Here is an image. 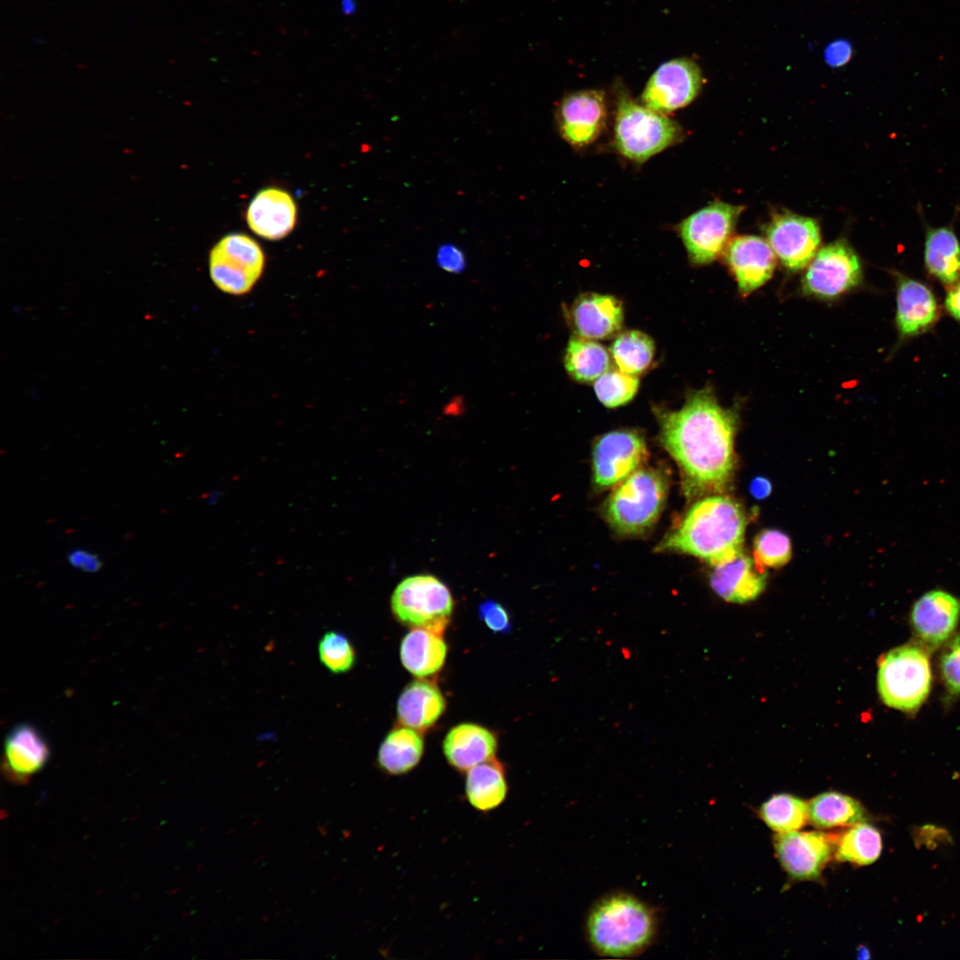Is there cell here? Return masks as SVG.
I'll use <instances>...</instances> for the list:
<instances>
[{"label":"cell","mask_w":960,"mask_h":960,"mask_svg":"<svg viewBox=\"0 0 960 960\" xmlns=\"http://www.w3.org/2000/svg\"><path fill=\"white\" fill-rule=\"evenodd\" d=\"M660 441L678 466L686 497L723 493L735 470L736 414L702 389L681 409L660 413Z\"/></svg>","instance_id":"obj_1"},{"label":"cell","mask_w":960,"mask_h":960,"mask_svg":"<svg viewBox=\"0 0 960 960\" xmlns=\"http://www.w3.org/2000/svg\"><path fill=\"white\" fill-rule=\"evenodd\" d=\"M747 522L743 507L735 500L708 495L688 509L657 549L691 555L716 566L743 551Z\"/></svg>","instance_id":"obj_2"},{"label":"cell","mask_w":960,"mask_h":960,"mask_svg":"<svg viewBox=\"0 0 960 960\" xmlns=\"http://www.w3.org/2000/svg\"><path fill=\"white\" fill-rule=\"evenodd\" d=\"M655 928L652 911L627 894L601 900L592 908L587 923L592 947L597 953L612 957L629 956L644 950L652 940Z\"/></svg>","instance_id":"obj_3"},{"label":"cell","mask_w":960,"mask_h":960,"mask_svg":"<svg viewBox=\"0 0 960 960\" xmlns=\"http://www.w3.org/2000/svg\"><path fill=\"white\" fill-rule=\"evenodd\" d=\"M677 122L635 101L623 88L617 92L614 145L624 157L643 164L682 140Z\"/></svg>","instance_id":"obj_4"},{"label":"cell","mask_w":960,"mask_h":960,"mask_svg":"<svg viewBox=\"0 0 960 960\" xmlns=\"http://www.w3.org/2000/svg\"><path fill=\"white\" fill-rule=\"evenodd\" d=\"M668 490V478L660 469L638 468L608 497L604 506V517L620 534L642 533L658 520Z\"/></svg>","instance_id":"obj_5"},{"label":"cell","mask_w":960,"mask_h":960,"mask_svg":"<svg viewBox=\"0 0 960 960\" xmlns=\"http://www.w3.org/2000/svg\"><path fill=\"white\" fill-rule=\"evenodd\" d=\"M876 680L886 706L908 713L917 711L931 691L929 651L919 643L892 649L878 661Z\"/></svg>","instance_id":"obj_6"},{"label":"cell","mask_w":960,"mask_h":960,"mask_svg":"<svg viewBox=\"0 0 960 960\" xmlns=\"http://www.w3.org/2000/svg\"><path fill=\"white\" fill-rule=\"evenodd\" d=\"M453 607L449 588L430 574L404 579L391 596V610L400 623L441 635L451 621Z\"/></svg>","instance_id":"obj_7"},{"label":"cell","mask_w":960,"mask_h":960,"mask_svg":"<svg viewBox=\"0 0 960 960\" xmlns=\"http://www.w3.org/2000/svg\"><path fill=\"white\" fill-rule=\"evenodd\" d=\"M265 266L261 247L244 234H229L211 250L209 272L213 284L228 294L249 292L260 278Z\"/></svg>","instance_id":"obj_8"},{"label":"cell","mask_w":960,"mask_h":960,"mask_svg":"<svg viewBox=\"0 0 960 960\" xmlns=\"http://www.w3.org/2000/svg\"><path fill=\"white\" fill-rule=\"evenodd\" d=\"M744 210L743 205L715 201L684 219L677 229L690 260L703 265L722 254Z\"/></svg>","instance_id":"obj_9"},{"label":"cell","mask_w":960,"mask_h":960,"mask_svg":"<svg viewBox=\"0 0 960 960\" xmlns=\"http://www.w3.org/2000/svg\"><path fill=\"white\" fill-rule=\"evenodd\" d=\"M648 456L642 434L634 429H617L597 438L592 451L595 485L599 489L614 486L640 468Z\"/></svg>","instance_id":"obj_10"},{"label":"cell","mask_w":960,"mask_h":960,"mask_svg":"<svg viewBox=\"0 0 960 960\" xmlns=\"http://www.w3.org/2000/svg\"><path fill=\"white\" fill-rule=\"evenodd\" d=\"M703 84L699 65L689 58H676L660 65L641 94L645 107L667 115L690 104Z\"/></svg>","instance_id":"obj_11"},{"label":"cell","mask_w":960,"mask_h":960,"mask_svg":"<svg viewBox=\"0 0 960 960\" xmlns=\"http://www.w3.org/2000/svg\"><path fill=\"white\" fill-rule=\"evenodd\" d=\"M861 277L858 255L846 242L839 240L817 252L809 263L803 287L808 294L832 299L858 285Z\"/></svg>","instance_id":"obj_12"},{"label":"cell","mask_w":960,"mask_h":960,"mask_svg":"<svg viewBox=\"0 0 960 960\" xmlns=\"http://www.w3.org/2000/svg\"><path fill=\"white\" fill-rule=\"evenodd\" d=\"M837 836L820 831H791L773 837L776 857L798 881L817 879L835 853Z\"/></svg>","instance_id":"obj_13"},{"label":"cell","mask_w":960,"mask_h":960,"mask_svg":"<svg viewBox=\"0 0 960 960\" xmlns=\"http://www.w3.org/2000/svg\"><path fill=\"white\" fill-rule=\"evenodd\" d=\"M765 234L775 255L790 270L808 266L820 244L817 221L789 212L773 214Z\"/></svg>","instance_id":"obj_14"},{"label":"cell","mask_w":960,"mask_h":960,"mask_svg":"<svg viewBox=\"0 0 960 960\" xmlns=\"http://www.w3.org/2000/svg\"><path fill=\"white\" fill-rule=\"evenodd\" d=\"M556 124L562 138L576 148L594 142L605 128V94L599 90H581L567 94L556 109Z\"/></svg>","instance_id":"obj_15"},{"label":"cell","mask_w":960,"mask_h":960,"mask_svg":"<svg viewBox=\"0 0 960 960\" xmlns=\"http://www.w3.org/2000/svg\"><path fill=\"white\" fill-rule=\"evenodd\" d=\"M896 282L895 324L900 341L931 330L940 316L934 292L924 283L902 273H893Z\"/></svg>","instance_id":"obj_16"},{"label":"cell","mask_w":960,"mask_h":960,"mask_svg":"<svg viewBox=\"0 0 960 960\" xmlns=\"http://www.w3.org/2000/svg\"><path fill=\"white\" fill-rule=\"evenodd\" d=\"M960 620V600L949 592L934 589L913 604L910 620L918 643L928 651L948 641Z\"/></svg>","instance_id":"obj_17"},{"label":"cell","mask_w":960,"mask_h":960,"mask_svg":"<svg viewBox=\"0 0 960 960\" xmlns=\"http://www.w3.org/2000/svg\"><path fill=\"white\" fill-rule=\"evenodd\" d=\"M50 747L42 732L34 725H15L4 740L2 772L14 785L28 784L46 764Z\"/></svg>","instance_id":"obj_18"},{"label":"cell","mask_w":960,"mask_h":960,"mask_svg":"<svg viewBox=\"0 0 960 960\" xmlns=\"http://www.w3.org/2000/svg\"><path fill=\"white\" fill-rule=\"evenodd\" d=\"M723 253L744 295L758 289L772 276L776 264L774 252L762 237L748 235L733 237Z\"/></svg>","instance_id":"obj_19"},{"label":"cell","mask_w":960,"mask_h":960,"mask_svg":"<svg viewBox=\"0 0 960 960\" xmlns=\"http://www.w3.org/2000/svg\"><path fill=\"white\" fill-rule=\"evenodd\" d=\"M570 319L577 336L589 340L608 339L623 323L621 302L612 295L587 292L572 303Z\"/></svg>","instance_id":"obj_20"},{"label":"cell","mask_w":960,"mask_h":960,"mask_svg":"<svg viewBox=\"0 0 960 960\" xmlns=\"http://www.w3.org/2000/svg\"><path fill=\"white\" fill-rule=\"evenodd\" d=\"M297 208L286 191L268 188L260 191L251 201L246 220L258 236L278 240L286 236L296 223Z\"/></svg>","instance_id":"obj_21"},{"label":"cell","mask_w":960,"mask_h":960,"mask_svg":"<svg viewBox=\"0 0 960 960\" xmlns=\"http://www.w3.org/2000/svg\"><path fill=\"white\" fill-rule=\"evenodd\" d=\"M496 735L479 724L464 723L452 728L443 741L448 764L460 772L495 757Z\"/></svg>","instance_id":"obj_22"},{"label":"cell","mask_w":960,"mask_h":960,"mask_svg":"<svg viewBox=\"0 0 960 960\" xmlns=\"http://www.w3.org/2000/svg\"><path fill=\"white\" fill-rule=\"evenodd\" d=\"M713 591L724 600L744 604L756 599L766 585V574L760 572L743 551L734 559L714 566L710 575Z\"/></svg>","instance_id":"obj_23"},{"label":"cell","mask_w":960,"mask_h":960,"mask_svg":"<svg viewBox=\"0 0 960 960\" xmlns=\"http://www.w3.org/2000/svg\"><path fill=\"white\" fill-rule=\"evenodd\" d=\"M445 709V700L434 683L415 680L405 686L396 706L400 724L416 731L433 726Z\"/></svg>","instance_id":"obj_24"},{"label":"cell","mask_w":960,"mask_h":960,"mask_svg":"<svg viewBox=\"0 0 960 960\" xmlns=\"http://www.w3.org/2000/svg\"><path fill=\"white\" fill-rule=\"evenodd\" d=\"M446 654L447 645L442 635L425 628L412 629L400 645L404 667L418 677L438 672L444 664Z\"/></svg>","instance_id":"obj_25"},{"label":"cell","mask_w":960,"mask_h":960,"mask_svg":"<svg viewBox=\"0 0 960 960\" xmlns=\"http://www.w3.org/2000/svg\"><path fill=\"white\" fill-rule=\"evenodd\" d=\"M924 260L928 274L947 288L960 280V242L951 228L926 230Z\"/></svg>","instance_id":"obj_26"},{"label":"cell","mask_w":960,"mask_h":960,"mask_svg":"<svg viewBox=\"0 0 960 960\" xmlns=\"http://www.w3.org/2000/svg\"><path fill=\"white\" fill-rule=\"evenodd\" d=\"M467 772L466 797L476 811L491 812L505 801L508 789L505 769L495 757L475 765Z\"/></svg>","instance_id":"obj_27"},{"label":"cell","mask_w":960,"mask_h":960,"mask_svg":"<svg viewBox=\"0 0 960 960\" xmlns=\"http://www.w3.org/2000/svg\"><path fill=\"white\" fill-rule=\"evenodd\" d=\"M424 752V741L418 731L396 727L389 732L378 750L379 767L387 774L402 775L420 763Z\"/></svg>","instance_id":"obj_28"},{"label":"cell","mask_w":960,"mask_h":960,"mask_svg":"<svg viewBox=\"0 0 960 960\" xmlns=\"http://www.w3.org/2000/svg\"><path fill=\"white\" fill-rule=\"evenodd\" d=\"M807 815L808 821L820 829L852 827L867 820L866 810L859 801L835 791L811 799Z\"/></svg>","instance_id":"obj_29"},{"label":"cell","mask_w":960,"mask_h":960,"mask_svg":"<svg viewBox=\"0 0 960 960\" xmlns=\"http://www.w3.org/2000/svg\"><path fill=\"white\" fill-rule=\"evenodd\" d=\"M564 362L569 375L583 383L596 380L609 370L611 363L602 344L577 335L570 339Z\"/></svg>","instance_id":"obj_30"},{"label":"cell","mask_w":960,"mask_h":960,"mask_svg":"<svg viewBox=\"0 0 960 960\" xmlns=\"http://www.w3.org/2000/svg\"><path fill=\"white\" fill-rule=\"evenodd\" d=\"M882 848L879 830L864 821L850 827L837 837L835 857L839 861L865 866L880 857Z\"/></svg>","instance_id":"obj_31"},{"label":"cell","mask_w":960,"mask_h":960,"mask_svg":"<svg viewBox=\"0 0 960 960\" xmlns=\"http://www.w3.org/2000/svg\"><path fill=\"white\" fill-rule=\"evenodd\" d=\"M611 353L619 370L637 375L651 364L654 344L650 336L640 331H627L616 337Z\"/></svg>","instance_id":"obj_32"},{"label":"cell","mask_w":960,"mask_h":960,"mask_svg":"<svg viewBox=\"0 0 960 960\" xmlns=\"http://www.w3.org/2000/svg\"><path fill=\"white\" fill-rule=\"evenodd\" d=\"M760 817L778 833L796 831L808 821L807 803L789 794L770 797L760 807Z\"/></svg>","instance_id":"obj_33"},{"label":"cell","mask_w":960,"mask_h":960,"mask_svg":"<svg viewBox=\"0 0 960 960\" xmlns=\"http://www.w3.org/2000/svg\"><path fill=\"white\" fill-rule=\"evenodd\" d=\"M791 555L790 539L779 530H764L754 540V563L760 572L765 573L767 568L785 565L790 560Z\"/></svg>","instance_id":"obj_34"},{"label":"cell","mask_w":960,"mask_h":960,"mask_svg":"<svg viewBox=\"0 0 960 960\" xmlns=\"http://www.w3.org/2000/svg\"><path fill=\"white\" fill-rule=\"evenodd\" d=\"M317 650L320 662L332 674L347 673L356 664L355 647L342 632L326 631L318 642Z\"/></svg>","instance_id":"obj_35"},{"label":"cell","mask_w":960,"mask_h":960,"mask_svg":"<svg viewBox=\"0 0 960 960\" xmlns=\"http://www.w3.org/2000/svg\"><path fill=\"white\" fill-rule=\"evenodd\" d=\"M638 386L639 380L635 375L620 370H608L595 380L594 389L604 405L614 408L628 403Z\"/></svg>","instance_id":"obj_36"},{"label":"cell","mask_w":960,"mask_h":960,"mask_svg":"<svg viewBox=\"0 0 960 960\" xmlns=\"http://www.w3.org/2000/svg\"><path fill=\"white\" fill-rule=\"evenodd\" d=\"M940 668L948 691L960 695V634L945 647L940 656Z\"/></svg>","instance_id":"obj_37"},{"label":"cell","mask_w":960,"mask_h":960,"mask_svg":"<svg viewBox=\"0 0 960 960\" xmlns=\"http://www.w3.org/2000/svg\"><path fill=\"white\" fill-rule=\"evenodd\" d=\"M435 262L440 269L452 275L462 274L468 268L465 252L452 242L443 243L437 247Z\"/></svg>","instance_id":"obj_38"},{"label":"cell","mask_w":960,"mask_h":960,"mask_svg":"<svg viewBox=\"0 0 960 960\" xmlns=\"http://www.w3.org/2000/svg\"><path fill=\"white\" fill-rule=\"evenodd\" d=\"M480 619L494 633L511 630L510 616L505 607L494 600H486L478 607Z\"/></svg>","instance_id":"obj_39"},{"label":"cell","mask_w":960,"mask_h":960,"mask_svg":"<svg viewBox=\"0 0 960 960\" xmlns=\"http://www.w3.org/2000/svg\"><path fill=\"white\" fill-rule=\"evenodd\" d=\"M68 561L74 568L85 572H95L102 567L100 556L88 550L75 548L68 555Z\"/></svg>","instance_id":"obj_40"},{"label":"cell","mask_w":960,"mask_h":960,"mask_svg":"<svg viewBox=\"0 0 960 960\" xmlns=\"http://www.w3.org/2000/svg\"><path fill=\"white\" fill-rule=\"evenodd\" d=\"M852 55V45L845 40L835 41L825 50L826 62L832 67H841L846 64Z\"/></svg>","instance_id":"obj_41"},{"label":"cell","mask_w":960,"mask_h":960,"mask_svg":"<svg viewBox=\"0 0 960 960\" xmlns=\"http://www.w3.org/2000/svg\"><path fill=\"white\" fill-rule=\"evenodd\" d=\"M944 308L951 317L960 323V280L948 287Z\"/></svg>","instance_id":"obj_42"},{"label":"cell","mask_w":960,"mask_h":960,"mask_svg":"<svg viewBox=\"0 0 960 960\" xmlns=\"http://www.w3.org/2000/svg\"><path fill=\"white\" fill-rule=\"evenodd\" d=\"M749 492L754 498L762 500L768 497L771 493L772 484L768 479L763 476H757L751 481Z\"/></svg>","instance_id":"obj_43"}]
</instances>
